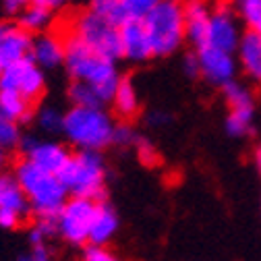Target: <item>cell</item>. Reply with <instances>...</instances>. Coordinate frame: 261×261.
I'll return each mask as SVG.
<instances>
[{
	"label": "cell",
	"instance_id": "6da1fadb",
	"mask_svg": "<svg viewBox=\"0 0 261 261\" xmlns=\"http://www.w3.org/2000/svg\"><path fill=\"white\" fill-rule=\"evenodd\" d=\"M15 178L21 185L25 197L29 201L31 214L40 216H58L60 207L67 203L69 191L64 189L60 178L52 172L42 170L34 162L23 158L15 166Z\"/></svg>",
	"mask_w": 261,
	"mask_h": 261
},
{
	"label": "cell",
	"instance_id": "7a4b0ae2",
	"mask_svg": "<svg viewBox=\"0 0 261 261\" xmlns=\"http://www.w3.org/2000/svg\"><path fill=\"white\" fill-rule=\"evenodd\" d=\"M58 178L69 191V197L106 201V166L100 151L79 149L58 172Z\"/></svg>",
	"mask_w": 261,
	"mask_h": 261
},
{
	"label": "cell",
	"instance_id": "3957f363",
	"mask_svg": "<svg viewBox=\"0 0 261 261\" xmlns=\"http://www.w3.org/2000/svg\"><path fill=\"white\" fill-rule=\"evenodd\" d=\"M114 120L104 108H77L71 106L64 112L62 135L77 149L100 151L112 143L114 135Z\"/></svg>",
	"mask_w": 261,
	"mask_h": 261
},
{
	"label": "cell",
	"instance_id": "277c9868",
	"mask_svg": "<svg viewBox=\"0 0 261 261\" xmlns=\"http://www.w3.org/2000/svg\"><path fill=\"white\" fill-rule=\"evenodd\" d=\"M143 25L147 29L153 56H168L187 38L185 7L178 0H162L153 11L143 17Z\"/></svg>",
	"mask_w": 261,
	"mask_h": 261
},
{
	"label": "cell",
	"instance_id": "5b68a950",
	"mask_svg": "<svg viewBox=\"0 0 261 261\" xmlns=\"http://www.w3.org/2000/svg\"><path fill=\"white\" fill-rule=\"evenodd\" d=\"M64 67H67L73 81H83L91 85L118 81L114 62L95 54L73 36L64 38Z\"/></svg>",
	"mask_w": 261,
	"mask_h": 261
},
{
	"label": "cell",
	"instance_id": "8992f818",
	"mask_svg": "<svg viewBox=\"0 0 261 261\" xmlns=\"http://www.w3.org/2000/svg\"><path fill=\"white\" fill-rule=\"evenodd\" d=\"M71 36L77 38L81 44H85L95 54H100L112 62L122 56L120 29L116 25H112L110 21L102 19L100 15L91 13L89 9L75 17L73 27H71Z\"/></svg>",
	"mask_w": 261,
	"mask_h": 261
},
{
	"label": "cell",
	"instance_id": "52a82bcc",
	"mask_svg": "<svg viewBox=\"0 0 261 261\" xmlns=\"http://www.w3.org/2000/svg\"><path fill=\"white\" fill-rule=\"evenodd\" d=\"M97 201L83 197H69L58 212V234L71 245L89 243V230Z\"/></svg>",
	"mask_w": 261,
	"mask_h": 261
},
{
	"label": "cell",
	"instance_id": "ba28073f",
	"mask_svg": "<svg viewBox=\"0 0 261 261\" xmlns=\"http://www.w3.org/2000/svg\"><path fill=\"white\" fill-rule=\"evenodd\" d=\"M0 89L15 91L36 106V102H40V97L44 95L46 89L44 69H40L29 56L13 64H7L3 77H0Z\"/></svg>",
	"mask_w": 261,
	"mask_h": 261
},
{
	"label": "cell",
	"instance_id": "9c48e42d",
	"mask_svg": "<svg viewBox=\"0 0 261 261\" xmlns=\"http://www.w3.org/2000/svg\"><path fill=\"white\" fill-rule=\"evenodd\" d=\"M243 34H241V23L234 11L228 7H218L210 15L207 31H205V42L203 46H214L226 52H234L239 48Z\"/></svg>",
	"mask_w": 261,
	"mask_h": 261
},
{
	"label": "cell",
	"instance_id": "30bf717a",
	"mask_svg": "<svg viewBox=\"0 0 261 261\" xmlns=\"http://www.w3.org/2000/svg\"><path fill=\"white\" fill-rule=\"evenodd\" d=\"M19 149L23 151V158L29 162H34L36 166H40L46 172H52L58 176V172L67 166V162L71 160V151L56 143V141H42L36 137H23Z\"/></svg>",
	"mask_w": 261,
	"mask_h": 261
},
{
	"label": "cell",
	"instance_id": "8fae6325",
	"mask_svg": "<svg viewBox=\"0 0 261 261\" xmlns=\"http://www.w3.org/2000/svg\"><path fill=\"white\" fill-rule=\"evenodd\" d=\"M197 60H199V75H203L212 85L224 87L230 81H234L237 58L232 52H226L214 46H199Z\"/></svg>",
	"mask_w": 261,
	"mask_h": 261
},
{
	"label": "cell",
	"instance_id": "7c38bea8",
	"mask_svg": "<svg viewBox=\"0 0 261 261\" xmlns=\"http://www.w3.org/2000/svg\"><path fill=\"white\" fill-rule=\"evenodd\" d=\"M120 46H122V56L133 60V62H143L149 56H153L151 42L147 36V29L143 25V19H128L120 27Z\"/></svg>",
	"mask_w": 261,
	"mask_h": 261
},
{
	"label": "cell",
	"instance_id": "4fadbf2b",
	"mask_svg": "<svg viewBox=\"0 0 261 261\" xmlns=\"http://www.w3.org/2000/svg\"><path fill=\"white\" fill-rule=\"evenodd\" d=\"M29 58L40 69H56L64 62V40L52 34H44L31 42Z\"/></svg>",
	"mask_w": 261,
	"mask_h": 261
},
{
	"label": "cell",
	"instance_id": "5bb4252c",
	"mask_svg": "<svg viewBox=\"0 0 261 261\" xmlns=\"http://www.w3.org/2000/svg\"><path fill=\"white\" fill-rule=\"evenodd\" d=\"M212 9L205 0H189L185 5V34L195 46H203L205 31L210 23Z\"/></svg>",
	"mask_w": 261,
	"mask_h": 261
},
{
	"label": "cell",
	"instance_id": "9a60e30c",
	"mask_svg": "<svg viewBox=\"0 0 261 261\" xmlns=\"http://www.w3.org/2000/svg\"><path fill=\"white\" fill-rule=\"evenodd\" d=\"M118 230V214L108 201H97L91 230H89V245H100L104 247L106 243L112 241V237Z\"/></svg>",
	"mask_w": 261,
	"mask_h": 261
},
{
	"label": "cell",
	"instance_id": "2e32d148",
	"mask_svg": "<svg viewBox=\"0 0 261 261\" xmlns=\"http://www.w3.org/2000/svg\"><path fill=\"white\" fill-rule=\"evenodd\" d=\"M0 210L13 212L21 216L23 220L31 214L29 201L25 197L21 185L17 182L15 174H0Z\"/></svg>",
	"mask_w": 261,
	"mask_h": 261
},
{
	"label": "cell",
	"instance_id": "e0dca14e",
	"mask_svg": "<svg viewBox=\"0 0 261 261\" xmlns=\"http://www.w3.org/2000/svg\"><path fill=\"white\" fill-rule=\"evenodd\" d=\"M31 42H34L31 40V34H27L19 25L11 23L3 44H0V62L7 67V64H13L21 58H27L31 52Z\"/></svg>",
	"mask_w": 261,
	"mask_h": 261
},
{
	"label": "cell",
	"instance_id": "ac0fdd59",
	"mask_svg": "<svg viewBox=\"0 0 261 261\" xmlns=\"http://www.w3.org/2000/svg\"><path fill=\"white\" fill-rule=\"evenodd\" d=\"M237 52H239V62L245 69V73L253 81L261 83V36L251 34V31L243 34Z\"/></svg>",
	"mask_w": 261,
	"mask_h": 261
},
{
	"label": "cell",
	"instance_id": "d6986e66",
	"mask_svg": "<svg viewBox=\"0 0 261 261\" xmlns=\"http://www.w3.org/2000/svg\"><path fill=\"white\" fill-rule=\"evenodd\" d=\"M112 106L118 118L130 120L139 114V93L130 79H120L112 97Z\"/></svg>",
	"mask_w": 261,
	"mask_h": 261
},
{
	"label": "cell",
	"instance_id": "ffe728a7",
	"mask_svg": "<svg viewBox=\"0 0 261 261\" xmlns=\"http://www.w3.org/2000/svg\"><path fill=\"white\" fill-rule=\"evenodd\" d=\"M0 116L9 118L17 124H23L34 116V104L27 102L23 95L15 91L0 89Z\"/></svg>",
	"mask_w": 261,
	"mask_h": 261
},
{
	"label": "cell",
	"instance_id": "44dd1931",
	"mask_svg": "<svg viewBox=\"0 0 261 261\" xmlns=\"http://www.w3.org/2000/svg\"><path fill=\"white\" fill-rule=\"evenodd\" d=\"M52 23V11L40 5H27L19 15V27L27 34H42Z\"/></svg>",
	"mask_w": 261,
	"mask_h": 261
},
{
	"label": "cell",
	"instance_id": "7402d4cb",
	"mask_svg": "<svg viewBox=\"0 0 261 261\" xmlns=\"http://www.w3.org/2000/svg\"><path fill=\"white\" fill-rule=\"evenodd\" d=\"M89 11L100 15L106 21H110L116 27H120L124 21L130 19L122 0H89Z\"/></svg>",
	"mask_w": 261,
	"mask_h": 261
},
{
	"label": "cell",
	"instance_id": "603a6c76",
	"mask_svg": "<svg viewBox=\"0 0 261 261\" xmlns=\"http://www.w3.org/2000/svg\"><path fill=\"white\" fill-rule=\"evenodd\" d=\"M69 100L77 108H104V102L100 100L95 87L83 81H73V85L69 87Z\"/></svg>",
	"mask_w": 261,
	"mask_h": 261
},
{
	"label": "cell",
	"instance_id": "cb8c5ba5",
	"mask_svg": "<svg viewBox=\"0 0 261 261\" xmlns=\"http://www.w3.org/2000/svg\"><path fill=\"white\" fill-rule=\"evenodd\" d=\"M224 89V97L226 104L230 110H255V102H253V93L249 87H245L243 83L230 81L228 85L222 87Z\"/></svg>",
	"mask_w": 261,
	"mask_h": 261
},
{
	"label": "cell",
	"instance_id": "d4e9b609",
	"mask_svg": "<svg viewBox=\"0 0 261 261\" xmlns=\"http://www.w3.org/2000/svg\"><path fill=\"white\" fill-rule=\"evenodd\" d=\"M237 17L251 34L261 36V0H237Z\"/></svg>",
	"mask_w": 261,
	"mask_h": 261
},
{
	"label": "cell",
	"instance_id": "484cf974",
	"mask_svg": "<svg viewBox=\"0 0 261 261\" xmlns=\"http://www.w3.org/2000/svg\"><path fill=\"white\" fill-rule=\"evenodd\" d=\"M255 110H230L226 118V133L230 137H247L253 130Z\"/></svg>",
	"mask_w": 261,
	"mask_h": 261
},
{
	"label": "cell",
	"instance_id": "4316f807",
	"mask_svg": "<svg viewBox=\"0 0 261 261\" xmlns=\"http://www.w3.org/2000/svg\"><path fill=\"white\" fill-rule=\"evenodd\" d=\"M21 139H23L21 124L0 116V149H5V151L17 149L21 145Z\"/></svg>",
	"mask_w": 261,
	"mask_h": 261
},
{
	"label": "cell",
	"instance_id": "83f0119b",
	"mask_svg": "<svg viewBox=\"0 0 261 261\" xmlns=\"http://www.w3.org/2000/svg\"><path fill=\"white\" fill-rule=\"evenodd\" d=\"M38 124L40 128H44L46 133L50 135H56V133H62V124H64V114L58 110V108H42L40 114H38Z\"/></svg>",
	"mask_w": 261,
	"mask_h": 261
},
{
	"label": "cell",
	"instance_id": "f1b7e54d",
	"mask_svg": "<svg viewBox=\"0 0 261 261\" xmlns=\"http://www.w3.org/2000/svg\"><path fill=\"white\" fill-rule=\"evenodd\" d=\"M122 3H124L130 19H143L149 11H153L162 3V0H122Z\"/></svg>",
	"mask_w": 261,
	"mask_h": 261
},
{
	"label": "cell",
	"instance_id": "f546056e",
	"mask_svg": "<svg viewBox=\"0 0 261 261\" xmlns=\"http://www.w3.org/2000/svg\"><path fill=\"white\" fill-rule=\"evenodd\" d=\"M83 261H122L116 253L100 245H87L83 249Z\"/></svg>",
	"mask_w": 261,
	"mask_h": 261
},
{
	"label": "cell",
	"instance_id": "4dcf8cb0",
	"mask_svg": "<svg viewBox=\"0 0 261 261\" xmlns=\"http://www.w3.org/2000/svg\"><path fill=\"white\" fill-rule=\"evenodd\" d=\"M137 141V135L133 133V128H130L126 122H120L114 126V135H112V143L118 145V147H126V145H135Z\"/></svg>",
	"mask_w": 261,
	"mask_h": 261
},
{
	"label": "cell",
	"instance_id": "1f68e13d",
	"mask_svg": "<svg viewBox=\"0 0 261 261\" xmlns=\"http://www.w3.org/2000/svg\"><path fill=\"white\" fill-rule=\"evenodd\" d=\"M135 147H137L139 160L143 162V164H147V166H153L155 162H158V151H155V147L151 145V141H147V139H143V137H137V141H135Z\"/></svg>",
	"mask_w": 261,
	"mask_h": 261
},
{
	"label": "cell",
	"instance_id": "d6a6232c",
	"mask_svg": "<svg viewBox=\"0 0 261 261\" xmlns=\"http://www.w3.org/2000/svg\"><path fill=\"white\" fill-rule=\"evenodd\" d=\"M19 261H52V257L46 245H36V247H31L29 253L21 255Z\"/></svg>",
	"mask_w": 261,
	"mask_h": 261
},
{
	"label": "cell",
	"instance_id": "836d02e7",
	"mask_svg": "<svg viewBox=\"0 0 261 261\" xmlns=\"http://www.w3.org/2000/svg\"><path fill=\"white\" fill-rule=\"evenodd\" d=\"M21 222H25L21 216H17L13 212H7V210H0V228H7V230H11V228H19Z\"/></svg>",
	"mask_w": 261,
	"mask_h": 261
},
{
	"label": "cell",
	"instance_id": "e575fe53",
	"mask_svg": "<svg viewBox=\"0 0 261 261\" xmlns=\"http://www.w3.org/2000/svg\"><path fill=\"white\" fill-rule=\"evenodd\" d=\"M29 3L27 0H3V9L7 15H13V17H19L21 11L27 7Z\"/></svg>",
	"mask_w": 261,
	"mask_h": 261
},
{
	"label": "cell",
	"instance_id": "d590c367",
	"mask_svg": "<svg viewBox=\"0 0 261 261\" xmlns=\"http://www.w3.org/2000/svg\"><path fill=\"white\" fill-rule=\"evenodd\" d=\"M182 69H185L187 77H197V75H199V60H197V54H189V56H185Z\"/></svg>",
	"mask_w": 261,
	"mask_h": 261
},
{
	"label": "cell",
	"instance_id": "8d00e7d4",
	"mask_svg": "<svg viewBox=\"0 0 261 261\" xmlns=\"http://www.w3.org/2000/svg\"><path fill=\"white\" fill-rule=\"evenodd\" d=\"M29 5H40V7H46V9H50V11H54V9H60L62 5H67L69 0H27Z\"/></svg>",
	"mask_w": 261,
	"mask_h": 261
},
{
	"label": "cell",
	"instance_id": "74e56055",
	"mask_svg": "<svg viewBox=\"0 0 261 261\" xmlns=\"http://www.w3.org/2000/svg\"><path fill=\"white\" fill-rule=\"evenodd\" d=\"M166 120H168V116L162 114V112H153V114L149 116V122H151V124H162V122H166Z\"/></svg>",
	"mask_w": 261,
	"mask_h": 261
},
{
	"label": "cell",
	"instance_id": "f35d334b",
	"mask_svg": "<svg viewBox=\"0 0 261 261\" xmlns=\"http://www.w3.org/2000/svg\"><path fill=\"white\" fill-rule=\"evenodd\" d=\"M9 27H11V23H3V21H0V44H3V40H5V36H7Z\"/></svg>",
	"mask_w": 261,
	"mask_h": 261
},
{
	"label": "cell",
	"instance_id": "ab89813d",
	"mask_svg": "<svg viewBox=\"0 0 261 261\" xmlns=\"http://www.w3.org/2000/svg\"><path fill=\"white\" fill-rule=\"evenodd\" d=\"M255 166H257V170H259V174H261V147L255 151Z\"/></svg>",
	"mask_w": 261,
	"mask_h": 261
},
{
	"label": "cell",
	"instance_id": "60d3db41",
	"mask_svg": "<svg viewBox=\"0 0 261 261\" xmlns=\"http://www.w3.org/2000/svg\"><path fill=\"white\" fill-rule=\"evenodd\" d=\"M5 149H0V170H3V166H5Z\"/></svg>",
	"mask_w": 261,
	"mask_h": 261
},
{
	"label": "cell",
	"instance_id": "b9f144b4",
	"mask_svg": "<svg viewBox=\"0 0 261 261\" xmlns=\"http://www.w3.org/2000/svg\"><path fill=\"white\" fill-rule=\"evenodd\" d=\"M3 73H5V64L0 62V77H3Z\"/></svg>",
	"mask_w": 261,
	"mask_h": 261
}]
</instances>
